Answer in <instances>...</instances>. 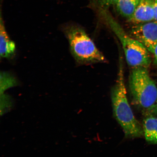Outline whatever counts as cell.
<instances>
[{"instance_id": "cell-12", "label": "cell", "mask_w": 157, "mask_h": 157, "mask_svg": "<svg viewBox=\"0 0 157 157\" xmlns=\"http://www.w3.org/2000/svg\"><path fill=\"white\" fill-rule=\"evenodd\" d=\"M151 52L154 55V62L157 65V44L154 46Z\"/></svg>"}, {"instance_id": "cell-11", "label": "cell", "mask_w": 157, "mask_h": 157, "mask_svg": "<svg viewBox=\"0 0 157 157\" xmlns=\"http://www.w3.org/2000/svg\"><path fill=\"white\" fill-rule=\"evenodd\" d=\"M100 7L106 9L113 5H115L117 0H96Z\"/></svg>"}, {"instance_id": "cell-10", "label": "cell", "mask_w": 157, "mask_h": 157, "mask_svg": "<svg viewBox=\"0 0 157 157\" xmlns=\"http://www.w3.org/2000/svg\"><path fill=\"white\" fill-rule=\"evenodd\" d=\"M1 91H5L7 88L15 85L16 81L14 78L6 72L1 73Z\"/></svg>"}, {"instance_id": "cell-1", "label": "cell", "mask_w": 157, "mask_h": 157, "mask_svg": "<svg viewBox=\"0 0 157 157\" xmlns=\"http://www.w3.org/2000/svg\"><path fill=\"white\" fill-rule=\"evenodd\" d=\"M117 79L111 93L114 115L128 138L142 136L143 130L133 113L128 100L122 60L120 61Z\"/></svg>"}, {"instance_id": "cell-6", "label": "cell", "mask_w": 157, "mask_h": 157, "mask_svg": "<svg viewBox=\"0 0 157 157\" xmlns=\"http://www.w3.org/2000/svg\"><path fill=\"white\" fill-rule=\"evenodd\" d=\"M154 0H140L132 16L128 20L136 25L154 20Z\"/></svg>"}, {"instance_id": "cell-4", "label": "cell", "mask_w": 157, "mask_h": 157, "mask_svg": "<svg viewBox=\"0 0 157 157\" xmlns=\"http://www.w3.org/2000/svg\"><path fill=\"white\" fill-rule=\"evenodd\" d=\"M108 23L122 46L128 64L133 68L148 67L151 62L149 51L136 39L129 36L116 21L110 18Z\"/></svg>"}, {"instance_id": "cell-5", "label": "cell", "mask_w": 157, "mask_h": 157, "mask_svg": "<svg viewBox=\"0 0 157 157\" xmlns=\"http://www.w3.org/2000/svg\"><path fill=\"white\" fill-rule=\"evenodd\" d=\"M131 34L151 52L157 44V21L136 25L131 29Z\"/></svg>"}, {"instance_id": "cell-13", "label": "cell", "mask_w": 157, "mask_h": 157, "mask_svg": "<svg viewBox=\"0 0 157 157\" xmlns=\"http://www.w3.org/2000/svg\"><path fill=\"white\" fill-rule=\"evenodd\" d=\"M154 21H157V0H154Z\"/></svg>"}, {"instance_id": "cell-9", "label": "cell", "mask_w": 157, "mask_h": 157, "mask_svg": "<svg viewBox=\"0 0 157 157\" xmlns=\"http://www.w3.org/2000/svg\"><path fill=\"white\" fill-rule=\"evenodd\" d=\"M140 0H117L116 3L118 12L128 20L132 16Z\"/></svg>"}, {"instance_id": "cell-7", "label": "cell", "mask_w": 157, "mask_h": 157, "mask_svg": "<svg viewBox=\"0 0 157 157\" xmlns=\"http://www.w3.org/2000/svg\"><path fill=\"white\" fill-rule=\"evenodd\" d=\"M0 24V54L1 58H9L14 54L15 45L10 39L6 31L2 17V10Z\"/></svg>"}, {"instance_id": "cell-2", "label": "cell", "mask_w": 157, "mask_h": 157, "mask_svg": "<svg viewBox=\"0 0 157 157\" xmlns=\"http://www.w3.org/2000/svg\"><path fill=\"white\" fill-rule=\"evenodd\" d=\"M67 38L72 56L80 63H91L105 61V56L81 27L70 23L62 26Z\"/></svg>"}, {"instance_id": "cell-3", "label": "cell", "mask_w": 157, "mask_h": 157, "mask_svg": "<svg viewBox=\"0 0 157 157\" xmlns=\"http://www.w3.org/2000/svg\"><path fill=\"white\" fill-rule=\"evenodd\" d=\"M147 68H133L129 86L133 102L143 109H154L157 101V87Z\"/></svg>"}, {"instance_id": "cell-14", "label": "cell", "mask_w": 157, "mask_h": 157, "mask_svg": "<svg viewBox=\"0 0 157 157\" xmlns=\"http://www.w3.org/2000/svg\"><path fill=\"white\" fill-rule=\"evenodd\" d=\"M154 109L155 111H156L157 112V101L155 104V105Z\"/></svg>"}, {"instance_id": "cell-8", "label": "cell", "mask_w": 157, "mask_h": 157, "mask_svg": "<svg viewBox=\"0 0 157 157\" xmlns=\"http://www.w3.org/2000/svg\"><path fill=\"white\" fill-rule=\"evenodd\" d=\"M143 130L147 142L157 144V118L153 117L146 118L143 121Z\"/></svg>"}]
</instances>
